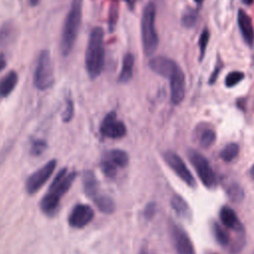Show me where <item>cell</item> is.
Returning <instances> with one entry per match:
<instances>
[{
	"label": "cell",
	"mask_w": 254,
	"mask_h": 254,
	"mask_svg": "<svg viewBox=\"0 0 254 254\" xmlns=\"http://www.w3.org/2000/svg\"><path fill=\"white\" fill-rule=\"evenodd\" d=\"M211 254H216V253H211Z\"/></svg>",
	"instance_id": "b9f144b4"
},
{
	"label": "cell",
	"mask_w": 254,
	"mask_h": 254,
	"mask_svg": "<svg viewBox=\"0 0 254 254\" xmlns=\"http://www.w3.org/2000/svg\"><path fill=\"white\" fill-rule=\"evenodd\" d=\"M82 19V0H71L66 13L61 36L60 49L64 57H67L73 49Z\"/></svg>",
	"instance_id": "7a4b0ae2"
},
{
	"label": "cell",
	"mask_w": 254,
	"mask_h": 254,
	"mask_svg": "<svg viewBox=\"0 0 254 254\" xmlns=\"http://www.w3.org/2000/svg\"><path fill=\"white\" fill-rule=\"evenodd\" d=\"M226 194L228 196V198L236 203V202H240L243 200L244 198V190L243 189L238 185V184H230L227 189H226Z\"/></svg>",
	"instance_id": "83f0119b"
},
{
	"label": "cell",
	"mask_w": 254,
	"mask_h": 254,
	"mask_svg": "<svg viewBox=\"0 0 254 254\" xmlns=\"http://www.w3.org/2000/svg\"><path fill=\"white\" fill-rule=\"evenodd\" d=\"M82 185H83V190L85 194L89 198H93L96 196L98 191V183L96 180V177L92 171H85L82 175Z\"/></svg>",
	"instance_id": "ffe728a7"
},
{
	"label": "cell",
	"mask_w": 254,
	"mask_h": 254,
	"mask_svg": "<svg viewBox=\"0 0 254 254\" xmlns=\"http://www.w3.org/2000/svg\"><path fill=\"white\" fill-rule=\"evenodd\" d=\"M171 102L174 105H179L185 99L186 95V75L184 70L179 65L169 78Z\"/></svg>",
	"instance_id": "30bf717a"
},
{
	"label": "cell",
	"mask_w": 254,
	"mask_h": 254,
	"mask_svg": "<svg viewBox=\"0 0 254 254\" xmlns=\"http://www.w3.org/2000/svg\"><path fill=\"white\" fill-rule=\"evenodd\" d=\"M203 1H204V0H193V2H194V3H196L197 5H200Z\"/></svg>",
	"instance_id": "60d3db41"
},
{
	"label": "cell",
	"mask_w": 254,
	"mask_h": 254,
	"mask_svg": "<svg viewBox=\"0 0 254 254\" xmlns=\"http://www.w3.org/2000/svg\"><path fill=\"white\" fill-rule=\"evenodd\" d=\"M33 82L35 87L39 90H47L55 82L53 62L48 50H43L38 57Z\"/></svg>",
	"instance_id": "277c9868"
},
{
	"label": "cell",
	"mask_w": 254,
	"mask_h": 254,
	"mask_svg": "<svg viewBox=\"0 0 254 254\" xmlns=\"http://www.w3.org/2000/svg\"><path fill=\"white\" fill-rule=\"evenodd\" d=\"M6 66V59H5V55L3 53L0 52V71L2 69H4Z\"/></svg>",
	"instance_id": "e575fe53"
},
{
	"label": "cell",
	"mask_w": 254,
	"mask_h": 254,
	"mask_svg": "<svg viewBox=\"0 0 254 254\" xmlns=\"http://www.w3.org/2000/svg\"><path fill=\"white\" fill-rule=\"evenodd\" d=\"M197 17H198L197 16V10L188 7V8L185 9V11L182 14L181 23L187 29L192 28L195 25L196 21H197Z\"/></svg>",
	"instance_id": "484cf974"
},
{
	"label": "cell",
	"mask_w": 254,
	"mask_h": 254,
	"mask_svg": "<svg viewBox=\"0 0 254 254\" xmlns=\"http://www.w3.org/2000/svg\"><path fill=\"white\" fill-rule=\"evenodd\" d=\"M41 2V0H29V4L31 5V6H37L39 3Z\"/></svg>",
	"instance_id": "d590c367"
},
{
	"label": "cell",
	"mask_w": 254,
	"mask_h": 254,
	"mask_svg": "<svg viewBox=\"0 0 254 254\" xmlns=\"http://www.w3.org/2000/svg\"><path fill=\"white\" fill-rule=\"evenodd\" d=\"M75 177H76V174L74 172L68 173L65 168L61 170L58 173V175L55 177L54 181L52 182L48 192L57 196V197H59L61 199L62 196L71 187Z\"/></svg>",
	"instance_id": "8fae6325"
},
{
	"label": "cell",
	"mask_w": 254,
	"mask_h": 254,
	"mask_svg": "<svg viewBox=\"0 0 254 254\" xmlns=\"http://www.w3.org/2000/svg\"><path fill=\"white\" fill-rule=\"evenodd\" d=\"M94 217L93 209L87 205L78 203L70 211L68 215V224L73 228H83Z\"/></svg>",
	"instance_id": "4fadbf2b"
},
{
	"label": "cell",
	"mask_w": 254,
	"mask_h": 254,
	"mask_svg": "<svg viewBox=\"0 0 254 254\" xmlns=\"http://www.w3.org/2000/svg\"><path fill=\"white\" fill-rule=\"evenodd\" d=\"M209 37H210V34H209V31L207 28H204L199 37H198V50H199V61H202L204 55H205V52H206V48H207V45H208V42H209Z\"/></svg>",
	"instance_id": "f1b7e54d"
},
{
	"label": "cell",
	"mask_w": 254,
	"mask_h": 254,
	"mask_svg": "<svg viewBox=\"0 0 254 254\" xmlns=\"http://www.w3.org/2000/svg\"><path fill=\"white\" fill-rule=\"evenodd\" d=\"M166 164L173 170V172L190 188H194L196 182L189 170L183 159L173 151H167L163 155Z\"/></svg>",
	"instance_id": "52a82bcc"
},
{
	"label": "cell",
	"mask_w": 254,
	"mask_h": 254,
	"mask_svg": "<svg viewBox=\"0 0 254 254\" xmlns=\"http://www.w3.org/2000/svg\"><path fill=\"white\" fill-rule=\"evenodd\" d=\"M219 218L223 226L233 230L235 233H244L245 229L239 220L235 211L228 205L221 206L219 210Z\"/></svg>",
	"instance_id": "9a60e30c"
},
{
	"label": "cell",
	"mask_w": 254,
	"mask_h": 254,
	"mask_svg": "<svg viewBox=\"0 0 254 254\" xmlns=\"http://www.w3.org/2000/svg\"><path fill=\"white\" fill-rule=\"evenodd\" d=\"M148 65L153 72L168 79L173 74L175 69L179 66V64L174 60L164 56L153 57L149 61Z\"/></svg>",
	"instance_id": "5bb4252c"
},
{
	"label": "cell",
	"mask_w": 254,
	"mask_h": 254,
	"mask_svg": "<svg viewBox=\"0 0 254 254\" xmlns=\"http://www.w3.org/2000/svg\"><path fill=\"white\" fill-rule=\"evenodd\" d=\"M239 153V145L236 143H228L224 146V148L220 151V158L224 162L233 161Z\"/></svg>",
	"instance_id": "4316f807"
},
{
	"label": "cell",
	"mask_w": 254,
	"mask_h": 254,
	"mask_svg": "<svg viewBox=\"0 0 254 254\" xmlns=\"http://www.w3.org/2000/svg\"><path fill=\"white\" fill-rule=\"evenodd\" d=\"M171 236L178 254H195L193 244L188 233L178 224L172 223Z\"/></svg>",
	"instance_id": "7c38bea8"
},
{
	"label": "cell",
	"mask_w": 254,
	"mask_h": 254,
	"mask_svg": "<svg viewBox=\"0 0 254 254\" xmlns=\"http://www.w3.org/2000/svg\"><path fill=\"white\" fill-rule=\"evenodd\" d=\"M254 0H242V3L245 5H251Z\"/></svg>",
	"instance_id": "ab89813d"
},
{
	"label": "cell",
	"mask_w": 254,
	"mask_h": 254,
	"mask_svg": "<svg viewBox=\"0 0 254 254\" xmlns=\"http://www.w3.org/2000/svg\"><path fill=\"white\" fill-rule=\"evenodd\" d=\"M222 66H223L222 63L219 61V59H217V62H216L215 67H214V69H213L212 73H211V74H210V76H209L208 84H210V85H211V84H213V83L216 81V79H217V77H218V74H219V72H220V70H221Z\"/></svg>",
	"instance_id": "d6a6232c"
},
{
	"label": "cell",
	"mask_w": 254,
	"mask_h": 254,
	"mask_svg": "<svg viewBox=\"0 0 254 254\" xmlns=\"http://www.w3.org/2000/svg\"><path fill=\"white\" fill-rule=\"evenodd\" d=\"M139 254H153V253H151L147 248H142Z\"/></svg>",
	"instance_id": "8d00e7d4"
},
{
	"label": "cell",
	"mask_w": 254,
	"mask_h": 254,
	"mask_svg": "<svg viewBox=\"0 0 254 254\" xmlns=\"http://www.w3.org/2000/svg\"><path fill=\"white\" fill-rule=\"evenodd\" d=\"M194 139H196V142L200 147L209 148L215 142L216 133L211 126L202 123L197 125V128L194 131Z\"/></svg>",
	"instance_id": "e0dca14e"
},
{
	"label": "cell",
	"mask_w": 254,
	"mask_h": 254,
	"mask_svg": "<svg viewBox=\"0 0 254 254\" xmlns=\"http://www.w3.org/2000/svg\"><path fill=\"white\" fill-rule=\"evenodd\" d=\"M156 5L149 2L145 5L141 17V40L143 52L147 57L153 56L159 45V37L156 30Z\"/></svg>",
	"instance_id": "3957f363"
},
{
	"label": "cell",
	"mask_w": 254,
	"mask_h": 254,
	"mask_svg": "<svg viewBox=\"0 0 254 254\" xmlns=\"http://www.w3.org/2000/svg\"><path fill=\"white\" fill-rule=\"evenodd\" d=\"M171 206L174 211L183 218H189L190 216V208L184 197L179 194H174L170 200Z\"/></svg>",
	"instance_id": "44dd1931"
},
{
	"label": "cell",
	"mask_w": 254,
	"mask_h": 254,
	"mask_svg": "<svg viewBox=\"0 0 254 254\" xmlns=\"http://www.w3.org/2000/svg\"><path fill=\"white\" fill-rule=\"evenodd\" d=\"M56 167L57 161L50 160L43 167H41L40 169L35 171L31 176H29L25 184L27 192L29 194H33L36 191H38L43 187V185L50 179Z\"/></svg>",
	"instance_id": "ba28073f"
},
{
	"label": "cell",
	"mask_w": 254,
	"mask_h": 254,
	"mask_svg": "<svg viewBox=\"0 0 254 254\" xmlns=\"http://www.w3.org/2000/svg\"><path fill=\"white\" fill-rule=\"evenodd\" d=\"M73 114H74L73 101H72V99L70 97H68L65 100V106H64V112H63V115H62L63 121L65 122V123L69 122L72 119Z\"/></svg>",
	"instance_id": "4dcf8cb0"
},
{
	"label": "cell",
	"mask_w": 254,
	"mask_h": 254,
	"mask_svg": "<svg viewBox=\"0 0 254 254\" xmlns=\"http://www.w3.org/2000/svg\"><path fill=\"white\" fill-rule=\"evenodd\" d=\"M95 206L103 213L110 214L115 210V202L114 200L107 194L98 193L96 196L92 198Z\"/></svg>",
	"instance_id": "603a6c76"
},
{
	"label": "cell",
	"mask_w": 254,
	"mask_h": 254,
	"mask_svg": "<svg viewBox=\"0 0 254 254\" xmlns=\"http://www.w3.org/2000/svg\"><path fill=\"white\" fill-rule=\"evenodd\" d=\"M60 198L47 192L41 199L40 201V207H41V210L47 214V215H54L55 212L57 211L58 209V206H59V203H60Z\"/></svg>",
	"instance_id": "7402d4cb"
},
{
	"label": "cell",
	"mask_w": 254,
	"mask_h": 254,
	"mask_svg": "<svg viewBox=\"0 0 254 254\" xmlns=\"http://www.w3.org/2000/svg\"><path fill=\"white\" fill-rule=\"evenodd\" d=\"M244 73L240 70H233L229 72L224 79V84L226 87H234L238 83H240L244 78Z\"/></svg>",
	"instance_id": "f546056e"
},
{
	"label": "cell",
	"mask_w": 254,
	"mask_h": 254,
	"mask_svg": "<svg viewBox=\"0 0 254 254\" xmlns=\"http://www.w3.org/2000/svg\"><path fill=\"white\" fill-rule=\"evenodd\" d=\"M253 254H254V252H253Z\"/></svg>",
	"instance_id": "7bdbcfd3"
},
{
	"label": "cell",
	"mask_w": 254,
	"mask_h": 254,
	"mask_svg": "<svg viewBox=\"0 0 254 254\" xmlns=\"http://www.w3.org/2000/svg\"><path fill=\"white\" fill-rule=\"evenodd\" d=\"M84 64L90 79H95L101 74L105 64L104 31L101 27H94L89 33Z\"/></svg>",
	"instance_id": "6da1fadb"
},
{
	"label": "cell",
	"mask_w": 254,
	"mask_h": 254,
	"mask_svg": "<svg viewBox=\"0 0 254 254\" xmlns=\"http://www.w3.org/2000/svg\"><path fill=\"white\" fill-rule=\"evenodd\" d=\"M237 25L244 42L248 46L254 44V27L250 16L242 9L237 12Z\"/></svg>",
	"instance_id": "2e32d148"
},
{
	"label": "cell",
	"mask_w": 254,
	"mask_h": 254,
	"mask_svg": "<svg viewBox=\"0 0 254 254\" xmlns=\"http://www.w3.org/2000/svg\"><path fill=\"white\" fill-rule=\"evenodd\" d=\"M156 213V204L153 203V202H150L149 204H147V206L145 207V210H144V215L146 218L148 219H151L154 214Z\"/></svg>",
	"instance_id": "836d02e7"
},
{
	"label": "cell",
	"mask_w": 254,
	"mask_h": 254,
	"mask_svg": "<svg viewBox=\"0 0 254 254\" xmlns=\"http://www.w3.org/2000/svg\"><path fill=\"white\" fill-rule=\"evenodd\" d=\"M18 73L15 70H10L0 80V97H7L16 87L18 83Z\"/></svg>",
	"instance_id": "d6986e66"
},
{
	"label": "cell",
	"mask_w": 254,
	"mask_h": 254,
	"mask_svg": "<svg viewBox=\"0 0 254 254\" xmlns=\"http://www.w3.org/2000/svg\"><path fill=\"white\" fill-rule=\"evenodd\" d=\"M47 148V143L43 139H36L31 144L30 153L32 156H40Z\"/></svg>",
	"instance_id": "1f68e13d"
},
{
	"label": "cell",
	"mask_w": 254,
	"mask_h": 254,
	"mask_svg": "<svg viewBox=\"0 0 254 254\" xmlns=\"http://www.w3.org/2000/svg\"><path fill=\"white\" fill-rule=\"evenodd\" d=\"M211 231H212V234H213V237H214L215 241L220 246L225 247V246L230 245V243H231L230 236L221 224H219L216 221H213L211 223Z\"/></svg>",
	"instance_id": "cb8c5ba5"
},
{
	"label": "cell",
	"mask_w": 254,
	"mask_h": 254,
	"mask_svg": "<svg viewBox=\"0 0 254 254\" xmlns=\"http://www.w3.org/2000/svg\"><path fill=\"white\" fill-rule=\"evenodd\" d=\"M100 133L102 136L111 139H120L126 135V126L124 122L117 118L114 111H111L105 115L100 124Z\"/></svg>",
	"instance_id": "9c48e42d"
},
{
	"label": "cell",
	"mask_w": 254,
	"mask_h": 254,
	"mask_svg": "<svg viewBox=\"0 0 254 254\" xmlns=\"http://www.w3.org/2000/svg\"><path fill=\"white\" fill-rule=\"evenodd\" d=\"M119 18V5H118V0H112L111 4L109 6V11H108V19H107V24H108V31L109 33H113V31L116 28L117 22Z\"/></svg>",
	"instance_id": "d4e9b609"
},
{
	"label": "cell",
	"mask_w": 254,
	"mask_h": 254,
	"mask_svg": "<svg viewBox=\"0 0 254 254\" xmlns=\"http://www.w3.org/2000/svg\"><path fill=\"white\" fill-rule=\"evenodd\" d=\"M249 174H250V177L254 180V164H253V166L251 167V169H250V171H249Z\"/></svg>",
	"instance_id": "74e56055"
},
{
	"label": "cell",
	"mask_w": 254,
	"mask_h": 254,
	"mask_svg": "<svg viewBox=\"0 0 254 254\" xmlns=\"http://www.w3.org/2000/svg\"><path fill=\"white\" fill-rule=\"evenodd\" d=\"M188 157L202 185L208 189L213 188L216 185L217 179L208 161L200 153L192 149L188 151Z\"/></svg>",
	"instance_id": "5b68a950"
},
{
	"label": "cell",
	"mask_w": 254,
	"mask_h": 254,
	"mask_svg": "<svg viewBox=\"0 0 254 254\" xmlns=\"http://www.w3.org/2000/svg\"><path fill=\"white\" fill-rule=\"evenodd\" d=\"M134 64H135V58L131 53L125 54L122 60V65L121 69L118 75V82L120 83H126L130 81V79L133 77V71H134Z\"/></svg>",
	"instance_id": "ac0fdd59"
},
{
	"label": "cell",
	"mask_w": 254,
	"mask_h": 254,
	"mask_svg": "<svg viewBox=\"0 0 254 254\" xmlns=\"http://www.w3.org/2000/svg\"><path fill=\"white\" fill-rule=\"evenodd\" d=\"M129 162L127 153L120 149L107 151L100 162V168L103 174L108 178H114L119 168H124Z\"/></svg>",
	"instance_id": "8992f818"
},
{
	"label": "cell",
	"mask_w": 254,
	"mask_h": 254,
	"mask_svg": "<svg viewBox=\"0 0 254 254\" xmlns=\"http://www.w3.org/2000/svg\"><path fill=\"white\" fill-rule=\"evenodd\" d=\"M127 2V4L129 5V7H133L134 6V3L136 0H125Z\"/></svg>",
	"instance_id": "f35d334b"
}]
</instances>
